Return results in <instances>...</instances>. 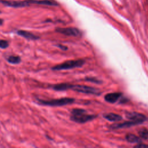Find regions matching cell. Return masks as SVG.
Instances as JSON below:
<instances>
[{"label":"cell","mask_w":148,"mask_h":148,"mask_svg":"<svg viewBox=\"0 0 148 148\" xmlns=\"http://www.w3.org/2000/svg\"><path fill=\"white\" fill-rule=\"evenodd\" d=\"M121 95H122V94L121 92H110V93L106 94L104 96V99L107 102L114 103L118 101V99L121 97Z\"/></svg>","instance_id":"8"},{"label":"cell","mask_w":148,"mask_h":148,"mask_svg":"<svg viewBox=\"0 0 148 148\" xmlns=\"http://www.w3.org/2000/svg\"><path fill=\"white\" fill-rule=\"evenodd\" d=\"M9 46V43L6 40L1 39L0 40V47L1 49H6Z\"/></svg>","instance_id":"16"},{"label":"cell","mask_w":148,"mask_h":148,"mask_svg":"<svg viewBox=\"0 0 148 148\" xmlns=\"http://www.w3.org/2000/svg\"><path fill=\"white\" fill-rule=\"evenodd\" d=\"M125 139L130 143H138L140 141V139L139 137L132 134H127L125 136Z\"/></svg>","instance_id":"13"},{"label":"cell","mask_w":148,"mask_h":148,"mask_svg":"<svg viewBox=\"0 0 148 148\" xmlns=\"http://www.w3.org/2000/svg\"><path fill=\"white\" fill-rule=\"evenodd\" d=\"M72 90L78 92H82L87 94H93V95H99L101 94L99 90L96 89L94 87L85 86V85H73Z\"/></svg>","instance_id":"4"},{"label":"cell","mask_w":148,"mask_h":148,"mask_svg":"<svg viewBox=\"0 0 148 148\" xmlns=\"http://www.w3.org/2000/svg\"><path fill=\"white\" fill-rule=\"evenodd\" d=\"M1 3L6 6H10L13 8H23L29 6L31 5L29 0H25L23 1H11L6 0H1Z\"/></svg>","instance_id":"7"},{"label":"cell","mask_w":148,"mask_h":148,"mask_svg":"<svg viewBox=\"0 0 148 148\" xmlns=\"http://www.w3.org/2000/svg\"><path fill=\"white\" fill-rule=\"evenodd\" d=\"M139 124L138 123L130 120V121H125L121 123H116V124H112V125H110V128L111 129H113V130H116V129H119V128H128L131 126H134L135 125Z\"/></svg>","instance_id":"9"},{"label":"cell","mask_w":148,"mask_h":148,"mask_svg":"<svg viewBox=\"0 0 148 148\" xmlns=\"http://www.w3.org/2000/svg\"><path fill=\"white\" fill-rule=\"evenodd\" d=\"M126 117L130 120H132L140 124L146 120V117L139 113L135 112H125Z\"/></svg>","instance_id":"6"},{"label":"cell","mask_w":148,"mask_h":148,"mask_svg":"<svg viewBox=\"0 0 148 148\" xmlns=\"http://www.w3.org/2000/svg\"><path fill=\"white\" fill-rule=\"evenodd\" d=\"M17 34L28 40H36L39 38L38 36L34 34L33 33L24 30H18L17 31Z\"/></svg>","instance_id":"11"},{"label":"cell","mask_w":148,"mask_h":148,"mask_svg":"<svg viewBox=\"0 0 148 148\" xmlns=\"http://www.w3.org/2000/svg\"><path fill=\"white\" fill-rule=\"evenodd\" d=\"M84 63H85V61L82 59L68 60L60 64L55 65L54 66L51 68V69L54 71L71 69L75 68L81 67L84 65Z\"/></svg>","instance_id":"3"},{"label":"cell","mask_w":148,"mask_h":148,"mask_svg":"<svg viewBox=\"0 0 148 148\" xmlns=\"http://www.w3.org/2000/svg\"><path fill=\"white\" fill-rule=\"evenodd\" d=\"M38 103L39 105L43 106H61L68 104L73 103L75 101V99L72 98L64 97L58 99H51L49 100H45L42 99H37Z\"/></svg>","instance_id":"2"},{"label":"cell","mask_w":148,"mask_h":148,"mask_svg":"<svg viewBox=\"0 0 148 148\" xmlns=\"http://www.w3.org/2000/svg\"><path fill=\"white\" fill-rule=\"evenodd\" d=\"M84 80H86V81L93 82V83H97V84H100V83H102V81H101V80H99L97 79L94 78V77H87Z\"/></svg>","instance_id":"17"},{"label":"cell","mask_w":148,"mask_h":148,"mask_svg":"<svg viewBox=\"0 0 148 148\" xmlns=\"http://www.w3.org/2000/svg\"><path fill=\"white\" fill-rule=\"evenodd\" d=\"M139 135L142 139H148V130L146 128L140 129L139 131Z\"/></svg>","instance_id":"15"},{"label":"cell","mask_w":148,"mask_h":148,"mask_svg":"<svg viewBox=\"0 0 148 148\" xmlns=\"http://www.w3.org/2000/svg\"><path fill=\"white\" fill-rule=\"evenodd\" d=\"M55 31L57 32L65 35L66 36H80L82 33L80 29L74 27H66V28H57Z\"/></svg>","instance_id":"5"},{"label":"cell","mask_w":148,"mask_h":148,"mask_svg":"<svg viewBox=\"0 0 148 148\" xmlns=\"http://www.w3.org/2000/svg\"><path fill=\"white\" fill-rule=\"evenodd\" d=\"M52 89L56 91H64L69 89H71L73 87V84L68 83H62L59 84H54L50 86Z\"/></svg>","instance_id":"10"},{"label":"cell","mask_w":148,"mask_h":148,"mask_svg":"<svg viewBox=\"0 0 148 148\" xmlns=\"http://www.w3.org/2000/svg\"><path fill=\"white\" fill-rule=\"evenodd\" d=\"M97 116L96 114H87L86 110L83 109L75 108L72 109L70 119L77 123H84L95 119Z\"/></svg>","instance_id":"1"},{"label":"cell","mask_w":148,"mask_h":148,"mask_svg":"<svg viewBox=\"0 0 148 148\" xmlns=\"http://www.w3.org/2000/svg\"><path fill=\"white\" fill-rule=\"evenodd\" d=\"M7 61L11 64H18L21 62V58L16 56H9L6 58Z\"/></svg>","instance_id":"14"},{"label":"cell","mask_w":148,"mask_h":148,"mask_svg":"<svg viewBox=\"0 0 148 148\" xmlns=\"http://www.w3.org/2000/svg\"><path fill=\"white\" fill-rule=\"evenodd\" d=\"M57 46L58 47L60 48V49H61V50H66L68 49V47H67L66 46H63V45H57Z\"/></svg>","instance_id":"18"},{"label":"cell","mask_w":148,"mask_h":148,"mask_svg":"<svg viewBox=\"0 0 148 148\" xmlns=\"http://www.w3.org/2000/svg\"><path fill=\"white\" fill-rule=\"evenodd\" d=\"M103 117L110 121H119L123 119V117L117 114L114 113H107L103 114Z\"/></svg>","instance_id":"12"}]
</instances>
